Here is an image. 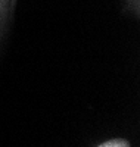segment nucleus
Instances as JSON below:
<instances>
[{
    "label": "nucleus",
    "instance_id": "1",
    "mask_svg": "<svg viewBox=\"0 0 140 147\" xmlns=\"http://www.w3.org/2000/svg\"><path fill=\"white\" fill-rule=\"evenodd\" d=\"M97 147H130V143L124 138H113V140H108L105 143H102Z\"/></svg>",
    "mask_w": 140,
    "mask_h": 147
},
{
    "label": "nucleus",
    "instance_id": "2",
    "mask_svg": "<svg viewBox=\"0 0 140 147\" xmlns=\"http://www.w3.org/2000/svg\"><path fill=\"white\" fill-rule=\"evenodd\" d=\"M0 9H2V2H0Z\"/></svg>",
    "mask_w": 140,
    "mask_h": 147
}]
</instances>
